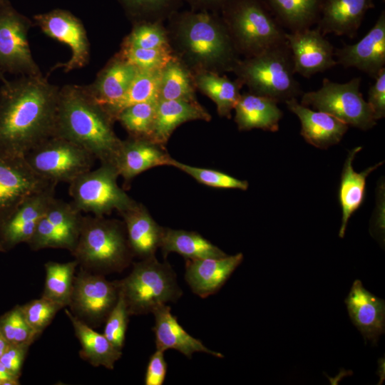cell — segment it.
<instances>
[{
	"label": "cell",
	"instance_id": "cell-1",
	"mask_svg": "<svg viewBox=\"0 0 385 385\" xmlns=\"http://www.w3.org/2000/svg\"><path fill=\"white\" fill-rule=\"evenodd\" d=\"M60 88L43 74L0 86V151L24 155L53 135Z\"/></svg>",
	"mask_w": 385,
	"mask_h": 385
},
{
	"label": "cell",
	"instance_id": "cell-2",
	"mask_svg": "<svg viewBox=\"0 0 385 385\" xmlns=\"http://www.w3.org/2000/svg\"><path fill=\"white\" fill-rule=\"evenodd\" d=\"M113 122L84 86L60 88L53 135L84 148L101 164L113 165L122 140L115 135Z\"/></svg>",
	"mask_w": 385,
	"mask_h": 385
},
{
	"label": "cell",
	"instance_id": "cell-3",
	"mask_svg": "<svg viewBox=\"0 0 385 385\" xmlns=\"http://www.w3.org/2000/svg\"><path fill=\"white\" fill-rule=\"evenodd\" d=\"M169 17L176 48L192 67L215 73L232 71L239 53L221 16L192 10Z\"/></svg>",
	"mask_w": 385,
	"mask_h": 385
},
{
	"label": "cell",
	"instance_id": "cell-4",
	"mask_svg": "<svg viewBox=\"0 0 385 385\" xmlns=\"http://www.w3.org/2000/svg\"><path fill=\"white\" fill-rule=\"evenodd\" d=\"M71 253L80 268L104 275L123 271L134 257L123 222L93 215L83 217Z\"/></svg>",
	"mask_w": 385,
	"mask_h": 385
},
{
	"label": "cell",
	"instance_id": "cell-5",
	"mask_svg": "<svg viewBox=\"0 0 385 385\" xmlns=\"http://www.w3.org/2000/svg\"><path fill=\"white\" fill-rule=\"evenodd\" d=\"M220 11L237 53L246 58L287 41L284 29L263 0H230Z\"/></svg>",
	"mask_w": 385,
	"mask_h": 385
},
{
	"label": "cell",
	"instance_id": "cell-6",
	"mask_svg": "<svg viewBox=\"0 0 385 385\" xmlns=\"http://www.w3.org/2000/svg\"><path fill=\"white\" fill-rule=\"evenodd\" d=\"M250 93L277 103L297 98L302 91L294 78L292 53L287 41L257 56L239 60L232 71Z\"/></svg>",
	"mask_w": 385,
	"mask_h": 385
},
{
	"label": "cell",
	"instance_id": "cell-7",
	"mask_svg": "<svg viewBox=\"0 0 385 385\" xmlns=\"http://www.w3.org/2000/svg\"><path fill=\"white\" fill-rule=\"evenodd\" d=\"M119 287L130 316L152 313L157 307L175 302L183 295L171 266L155 256L133 263L130 274L119 280Z\"/></svg>",
	"mask_w": 385,
	"mask_h": 385
},
{
	"label": "cell",
	"instance_id": "cell-8",
	"mask_svg": "<svg viewBox=\"0 0 385 385\" xmlns=\"http://www.w3.org/2000/svg\"><path fill=\"white\" fill-rule=\"evenodd\" d=\"M119 176L114 165L101 164L69 183L68 193L72 204L81 212L104 216L113 210L123 212L136 202L118 183Z\"/></svg>",
	"mask_w": 385,
	"mask_h": 385
},
{
	"label": "cell",
	"instance_id": "cell-9",
	"mask_svg": "<svg viewBox=\"0 0 385 385\" xmlns=\"http://www.w3.org/2000/svg\"><path fill=\"white\" fill-rule=\"evenodd\" d=\"M361 81L357 77L339 83L324 78L319 89L302 94L300 103L327 113L348 125L369 130L376 120L360 91Z\"/></svg>",
	"mask_w": 385,
	"mask_h": 385
},
{
	"label": "cell",
	"instance_id": "cell-10",
	"mask_svg": "<svg viewBox=\"0 0 385 385\" xmlns=\"http://www.w3.org/2000/svg\"><path fill=\"white\" fill-rule=\"evenodd\" d=\"M24 158L41 177L55 183L68 184L91 170L96 158L79 145L52 135L28 151Z\"/></svg>",
	"mask_w": 385,
	"mask_h": 385
},
{
	"label": "cell",
	"instance_id": "cell-11",
	"mask_svg": "<svg viewBox=\"0 0 385 385\" xmlns=\"http://www.w3.org/2000/svg\"><path fill=\"white\" fill-rule=\"evenodd\" d=\"M32 21L8 0L0 3V71L19 76H40L28 40Z\"/></svg>",
	"mask_w": 385,
	"mask_h": 385
},
{
	"label": "cell",
	"instance_id": "cell-12",
	"mask_svg": "<svg viewBox=\"0 0 385 385\" xmlns=\"http://www.w3.org/2000/svg\"><path fill=\"white\" fill-rule=\"evenodd\" d=\"M119 294V281L82 268L76 274L68 307L77 318L94 328L104 323Z\"/></svg>",
	"mask_w": 385,
	"mask_h": 385
},
{
	"label": "cell",
	"instance_id": "cell-13",
	"mask_svg": "<svg viewBox=\"0 0 385 385\" xmlns=\"http://www.w3.org/2000/svg\"><path fill=\"white\" fill-rule=\"evenodd\" d=\"M53 184L38 175L24 155L0 151V224L27 199Z\"/></svg>",
	"mask_w": 385,
	"mask_h": 385
},
{
	"label": "cell",
	"instance_id": "cell-14",
	"mask_svg": "<svg viewBox=\"0 0 385 385\" xmlns=\"http://www.w3.org/2000/svg\"><path fill=\"white\" fill-rule=\"evenodd\" d=\"M83 217L71 202L55 197L27 244L34 251L55 248L72 252L79 237Z\"/></svg>",
	"mask_w": 385,
	"mask_h": 385
},
{
	"label": "cell",
	"instance_id": "cell-15",
	"mask_svg": "<svg viewBox=\"0 0 385 385\" xmlns=\"http://www.w3.org/2000/svg\"><path fill=\"white\" fill-rule=\"evenodd\" d=\"M33 21L43 34L66 44L71 51L67 62L56 65L53 68H63L68 72L88 64L90 44L86 31L81 21L71 12L54 9L34 15Z\"/></svg>",
	"mask_w": 385,
	"mask_h": 385
},
{
	"label": "cell",
	"instance_id": "cell-16",
	"mask_svg": "<svg viewBox=\"0 0 385 385\" xmlns=\"http://www.w3.org/2000/svg\"><path fill=\"white\" fill-rule=\"evenodd\" d=\"M294 71L304 78L324 72L338 65L333 45L317 29L286 32Z\"/></svg>",
	"mask_w": 385,
	"mask_h": 385
},
{
	"label": "cell",
	"instance_id": "cell-17",
	"mask_svg": "<svg viewBox=\"0 0 385 385\" xmlns=\"http://www.w3.org/2000/svg\"><path fill=\"white\" fill-rule=\"evenodd\" d=\"M338 64L356 68L375 78L385 66V11L359 41L334 49Z\"/></svg>",
	"mask_w": 385,
	"mask_h": 385
},
{
	"label": "cell",
	"instance_id": "cell-18",
	"mask_svg": "<svg viewBox=\"0 0 385 385\" xmlns=\"http://www.w3.org/2000/svg\"><path fill=\"white\" fill-rule=\"evenodd\" d=\"M56 184L24 201L0 224V242L4 250L18 244L27 243L51 202L55 198Z\"/></svg>",
	"mask_w": 385,
	"mask_h": 385
},
{
	"label": "cell",
	"instance_id": "cell-19",
	"mask_svg": "<svg viewBox=\"0 0 385 385\" xmlns=\"http://www.w3.org/2000/svg\"><path fill=\"white\" fill-rule=\"evenodd\" d=\"M243 260V255L186 259L185 278L192 292L201 298L215 294Z\"/></svg>",
	"mask_w": 385,
	"mask_h": 385
},
{
	"label": "cell",
	"instance_id": "cell-20",
	"mask_svg": "<svg viewBox=\"0 0 385 385\" xmlns=\"http://www.w3.org/2000/svg\"><path fill=\"white\" fill-rule=\"evenodd\" d=\"M161 145L141 137L122 140L113 163L118 175L128 182L151 168L170 165L172 158Z\"/></svg>",
	"mask_w": 385,
	"mask_h": 385
},
{
	"label": "cell",
	"instance_id": "cell-21",
	"mask_svg": "<svg viewBox=\"0 0 385 385\" xmlns=\"http://www.w3.org/2000/svg\"><path fill=\"white\" fill-rule=\"evenodd\" d=\"M345 303L353 324L364 339L376 344L379 336L384 333V301L366 290L361 282L356 279Z\"/></svg>",
	"mask_w": 385,
	"mask_h": 385
},
{
	"label": "cell",
	"instance_id": "cell-22",
	"mask_svg": "<svg viewBox=\"0 0 385 385\" xmlns=\"http://www.w3.org/2000/svg\"><path fill=\"white\" fill-rule=\"evenodd\" d=\"M301 123V135L309 144L326 149L337 144L348 130L349 125L336 117L323 112L314 111L299 103L296 98L284 102Z\"/></svg>",
	"mask_w": 385,
	"mask_h": 385
},
{
	"label": "cell",
	"instance_id": "cell-23",
	"mask_svg": "<svg viewBox=\"0 0 385 385\" xmlns=\"http://www.w3.org/2000/svg\"><path fill=\"white\" fill-rule=\"evenodd\" d=\"M374 6V0H324L316 28L323 36L334 34L353 38Z\"/></svg>",
	"mask_w": 385,
	"mask_h": 385
},
{
	"label": "cell",
	"instance_id": "cell-24",
	"mask_svg": "<svg viewBox=\"0 0 385 385\" xmlns=\"http://www.w3.org/2000/svg\"><path fill=\"white\" fill-rule=\"evenodd\" d=\"M152 313L155 317L153 331L157 349L176 350L186 357L191 358L195 352H204L222 358V354L205 346L202 341L189 334L178 323L177 317L171 312L169 305L161 304Z\"/></svg>",
	"mask_w": 385,
	"mask_h": 385
},
{
	"label": "cell",
	"instance_id": "cell-25",
	"mask_svg": "<svg viewBox=\"0 0 385 385\" xmlns=\"http://www.w3.org/2000/svg\"><path fill=\"white\" fill-rule=\"evenodd\" d=\"M138 70L118 53L98 73L95 81L84 88L103 108L115 103L124 95Z\"/></svg>",
	"mask_w": 385,
	"mask_h": 385
},
{
	"label": "cell",
	"instance_id": "cell-26",
	"mask_svg": "<svg viewBox=\"0 0 385 385\" xmlns=\"http://www.w3.org/2000/svg\"><path fill=\"white\" fill-rule=\"evenodd\" d=\"M120 214L133 255L141 260L155 256L165 228L153 220L143 205L137 202Z\"/></svg>",
	"mask_w": 385,
	"mask_h": 385
},
{
	"label": "cell",
	"instance_id": "cell-27",
	"mask_svg": "<svg viewBox=\"0 0 385 385\" xmlns=\"http://www.w3.org/2000/svg\"><path fill=\"white\" fill-rule=\"evenodd\" d=\"M361 149L362 147L358 146L349 152L342 172L339 190V200L342 212V224L339 232V236L341 238L344 237L350 217L360 207L364 200L366 178L384 163H378L361 173L356 172L352 163L356 155Z\"/></svg>",
	"mask_w": 385,
	"mask_h": 385
},
{
	"label": "cell",
	"instance_id": "cell-28",
	"mask_svg": "<svg viewBox=\"0 0 385 385\" xmlns=\"http://www.w3.org/2000/svg\"><path fill=\"white\" fill-rule=\"evenodd\" d=\"M275 101L252 93L240 95L235 106V120L240 130L260 128L275 132L282 112Z\"/></svg>",
	"mask_w": 385,
	"mask_h": 385
},
{
	"label": "cell",
	"instance_id": "cell-29",
	"mask_svg": "<svg viewBox=\"0 0 385 385\" xmlns=\"http://www.w3.org/2000/svg\"><path fill=\"white\" fill-rule=\"evenodd\" d=\"M193 120H210V115L197 101L158 100L150 140L163 145L178 125Z\"/></svg>",
	"mask_w": 385,
	"mask_h": 385
},
{
	"label": "cell",
	"instance_id": "cell-30",
	"mask_svg": "<svg viewBox=\"0 0 385 385\" xmlns=\"http://www.w3.org/2000/svg\"><path fill=\"white\" fill-rule=\"evenodd\" d=\"M65 313L70 320L81 349L79 356L93 366H103L113 369L115 363L121 357L122 350L118 349L102 333L75 317L65 307Z\"/></svg>",
	"mask_w": 385,
	"mask_h": 385
},
{
	"label": "cell",
	"instance_id": "cell-31",
	"mask_svg": "<svg viewBox=\"0 0 385 385\" xmlns=\"http://www.w3.org/2000/svg\"><path fill=\"white\" fill-rule=\"evenodd\" d=\"M279 24L290 32L317 24L324 0H263Z\"/></svg>",
	"mask_w": 385,
	"mask_h": 385
},
{
	"label": "cell",
	"instance_id": "cell-32",
	"mask_svg": "<svg viewBox=\"0 0 385 385\" xmlns=\"http://www.w3.org/2000/svg\"><path fill=\"white\" fill-rule=\"evenodd\" d=\"M165 254L176 252L185 259L222 257L227 255L199 233L165 228L160 246Z\"/></svg>",
	"mask_w": 385,
	"mask_h": 385
},
{
	"label": "cell",
	"instance_id": "cell-33",
	"mask_svg": "<svg viewBox=\"0 0 385 385\" xmlns=\"http://www.w3.org/2000/svg\"><path fill=\"white\" fill-rule=\"evenodd\" d=\"M194 83L215 102L220 116L230 117L241 95L242 84L238 80L232 81L212 71H199Z\"/></svg>",
	"mask_w": 385,
	"mask_h": 385
},
{
	"label": "cell",
	"instance_id": "cell-34",
	"mask_svg": "<svg viewBox=\"0 0 385 385\" xmlns=\"http://www.w3.org/2000/svg\"><path fill=\"white\" fill-rule=\"evenodd\" d=\"M162 70H138L124 95L103 109L114 121L124 108L141 102L158 99Z\"/></svg>",
	"mask_w": 385,
	"mask_h": 385
},
{
	"label": "cell",
	"instance_id": "cell-35",
	"mask_svg": "<svg viewBox=\"0 0 385 385\" xmlns=\"http://www.w3.org/2000/svg\"><path fill=\"white\" fill-rule=\"evenodd\" d=\"M78 266L76 260L67 262H46V278L41 297L57 303L63 308L68 307Z\"/></svg>",
	"mask_w": 385,
	"mask_h": 385
},
{
	"label": "cell",
	"instance_id": "cell-36",
	"mask_svg": "<svg viewBox=\"0 0 385 385\" xmlns=\"http://www.w3.org/2000/svg\"><path fill=\"white\" fill-rule=\"evenodd\" d=\"M158 100L196 101L191 76L175 58L162 69Z\"/></svg>",
	"mask_w": 385,
	"mask_h": 385
},
{
	"label": "cell",
	"instance_id": "cell-37",
	"mask_svg": "<svg viewBox=\"0 0 385 385\" xmlns=\"http://www.w3.org/2000/svg\"><path fill=\"white\" fill-rule=\"evenodd\" d=\"M158 99L131 105L122 110L116 117L131 136L150 139Z\"/></svg>",
	"mask_w": 385,
	"mask_h": 385
},
{
	"label": "cell",
	"instance_id": "cell-38",
	"mask_svg": "<svg viewBox=\"0 0 385 385\" xmlns=\"http://www.w3.org/2000/svg\"><path fill=\"white\" fill-rule=\"evenodd\" d=\"M134 22L160 21L177 11L183 0H117Z\"/></svg>",
	"mask_w": 385,
	"mask_h": 385
},
{
	"label": "cell",
	"instance_id": "cell-39",
	"mask_svg": "<svg viewBox=\"0 0 385 385\" xmlns=\"http://www.w3.org/2000/svg\"><path fill=\"white\" fill-rule=\"evenodd\" d=\"M122 46L139 48L170 47L166 32L160 21L135 22L131 32L124 39Z\"/></svg>",
	"mask_w": 385,
	"mask_h": 385
},
{
	"label": "cell",
	"instance_id": "cell-40",
	"mask_svg": "<svg viewBox=\"0 0 385 385\" xmlns=\"http://www.w3.org/2000/svg\"><path fill=\"white\" fill-rule=\"evenodd\" d=\"M0 332L9 344H32L38 337L28 324L21 305L0 317Z\"/></svg>",
	"mask_w": 385,
	"mask_h": 385
},
{
	"label": "cell",
	"instance_id": "cell-41",
	"mask_svg": "<svg viewBox=\"0 0 385 385\" xmlns=\"http://www.w3.org/2000/svg\"><path fill=\"white\" fill-rule=\"evenodd\" d=\"M170 165L174 166L188 174L197 182L216 188L239 189L246 190L248 183L237 179L220 171L191 166L171 158Z\"/></svg>",
	"mask_w": 385,
	"mask_h": 385
},
{
	"label": "cell",
	"instance_id": "cell-42",
	"mask_svg": "<svg viewBox=\"0 0 385 385\" xmlns=\"http://www.w3.org/2000/svg\"><path fill=\"white\" fill-rule=\"evenodd\" d=\"M119 54L138 70H162L175 58L170 47L161 48H139L123 47Z\"/></svg>",
	"mask_w": 385,
	"mask_h": 385
},
{
	"label": "cell",
	"instance_id": "cell-43",
	"mask_svg": "<svg viewBox=\"0 0 385 385\" xmlns=\"http://www.w3.org/2000/svg\"><path fill=\"white\" fill-rule=\"evenodd\" d=\"M24 317L36 334L39 337L63 307L41 297L21 305Z\"/></svg>",
	"mask_w": 385,
	"mask_h": 385
},
{
	"label": "cell",
	"instance_id": "cell-44",
	"mask_svg": "<svg viewBox=\"0 0 385 385\" xmlns=\"http://www.w3.org/2000/svg\"><path fill=\"white\" fill-rule=\"evenodd\" d=\"M129 316L125 299L119 287L118 300L105 321L103 334L120 350L124 346Z\"/></svg>",
	"mask_w": 385,
	"mask_h": 385
},
{
	"label": "cell",
	"instance_id": "cell-45",
	"mask_svg": "<svg viewBox=\"0 0 385 385\" xmlns=\"http://www.w3.org/2000/svg\"><path fill=\"white\" fill-rule=\"evenodd\" d=\"M374 79V83L369 90L367 103L377 120L385 116V68Z\"/></svg>",
	"mask_w": 385,
	"mask_h": 385
},
{
	"label": "cell",
	"instance_id": "cell-46",
	"mask_svg": "<svg viewBox=\"0 0 385 385\" xmlns=\"http://www.w3.org/2000/svg\"><path fill=\"white\" fill-rule=\"evenodd\" d=\"M30 346L29 344H9L0 356L3 365L19 378Z\"/></svg>",
	"mask_w": 385,
	"mask_h": 385
},
{
	"label": "cell",
	"instance_id": "cell-47",
	"mask_svg": "<svg viewBox=\"0 0 385 385\" xmlns=\"http://www.w3.org/2000/svg\"><path fill=\"white\" fill-rule=\"evenodd\" d=\"M168 364L164 351L157 349L150 356L145 374V385H162L165 379Z\"/></svg>",
	"mask_w": 385,
	"mask_h": 385
},
{
	"label": "cell",
	"instance_id": "cell-48",
	"mask_svg": "<svg viewBox=\"0 0 385 385\" xmlns=\"http://www.w3.org/2000/svg\"><path fill=\"white\" fill-rule=\"evenodd\" d=\"M185 1L194 11H207L215 12L230 0H183Z\"/></svg>",
	"mask_w": 385,
	"mask_h": 385
},
{
	"label": "cell",
	"instance_id": "cell-49",
	"mask_svg": "<svg viewBox=\"0 0 385 385\" xmlns=\"http://www.w3.org/2000/svg\"><path fill=\"white\" fill-rule=\"evenodd\" d=\"M0 379L10 381L14 385H19V378L11 374L0 361Z\"/></svg>",
	"mask_w": 385,
	"mask_h": 385
},
{
	"label": "cell",
	"instance_id": "cell-50",
	"mask_svg": "<svg viewBox=\"0 0 385 385\" xmlns=\"http://www.w3.org/2000/svg\"><path fill=\"white\" fill-rule=\"evenodd\" d=\"M9 343L6 342V340L3 337L2 334L0 332V356L2 355L5 349L9 346Z\"/></svg>",
	"mask_w": 385,
	"mask_h": 385
},
{
	"label": "cell",
	"instance_id": "cell-51",
	"mask_svg": "<svg viewBox=\"0 0 385 385\" xmlns=\"http://www.w3.org/2000/svg\"><path fill=\"white\" fill-rule=\"evenodd\" d=\"M0 385H14L11 382L0 379Z\"/></svg>",
	"mask_w": 385,
	"mask_h": 385
},
{
	"label": "cell",
	"instance_id": "cell-52",
	"mask_svg": "<svg viewBox=\"0 0 385 385\" xmlns=\"http://www.w3.org/2000/svg\"><path fill=\"white\" fill-rule=\"evenodd\" d=\"M0 80L1 81V82L6 80V78H5L4 73L1 71H0Z\"/></svg>",
	"mask_w": 385,
	"mask_h": 385
},
{
	"label": "cell",
	"instance_id": "cell-53",
	"mask_svg": "<svg viewBox=\"0 0 385 385\" xmlns=\"http://www.w3.org/2000/svg\"><path fill=\"white\" fill-rule=\"evenodd\" d=\"M3 251H4V248H3V247H2L1 244V242H0V252H3Z\"/></svg>",
	"mask_w": 385,
	"mask_h": 385
},
{
	"label": "cell",
	"instance_id": "cell-54",
	"mask_svg": "<svg viewBox=\"0 0 385 385\" xmlns=\"http://www.w3.org/2000/svg\"><path fill=\"white\" fill-rule=\"evenodd\" d=\"M4 0H0V3L2 2Z\"/></svg>",
	"mask_w": 385,
	"mask_h": 385
}]
</instances>
